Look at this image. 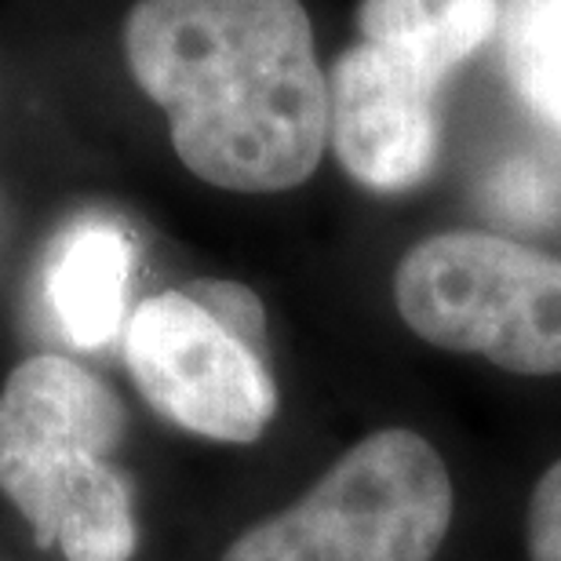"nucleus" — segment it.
Returning <instances> with one entry per match:
<instances>
[{"label": "nucleus", "instance_id": "f257e3e1", "mask_svg": "<svg viewBox=\"0 0 561 561\" xmlns=\"http://www.w3.org/2000/svg\"><path fill=\"white\" fill-rule=\"evenodd\" d=\"M125 59L197 179L280 194L318 172L329 77L302 0H136Z\"/></svg>", "mask_w": 561, "mask_h": 561}, {"label": "nucleus", "instance_id": "39448f33", "mask_svg": "<svg viewBox=\"0 0 561 561\" xmlns=\"http://www.w3.org/2000/svg\"><path fill=\"white\" fill-rule=\"evenodd\" d=\"M394 307L442 351L514 376L561 373V255L481 230L434 233L401 255Z\"/></svg>", "mask_w": 561, "mask_h": 561}, {"label": "nucleus", "instance_id": "1a4fd4ad", "mask_svg": "<svg viewBox=\"0 0 561 561\" xmlns=\"http://www.w3.org/2000/svg\"><path fill=\"white\" fill-rule=\"evenodd\" d=\"M500 33L511 84L547 125L561 128V0H507Z\"/></svg>", "mask_w": 561, "mask_h": 561}, {"label": "nucleus", "instance_id": "6e6552de", "mask_svg": "<svg viewBox=\"0 0 561 561\" xmlns=\"http://www.w3.org/2000/svg\"><path fill=\"white\" fill-rule=\"evenodd\" d=\"M500 30V0H362V41L405 55L437 81Z\"/></svg>", "mask_w": 561, "mask_h": 561}, {"label": "nucleus", "instance_id": "20e7f679", "mask_svg": "<svg viewBox=\"0 0 561 561\" xmlns=\"http://www.w3.org/2000/svg\"><path fill=\"white\" fill-rule=\"evenodd\" d=\"M453 500L437 448L387 426L346 448L296 503L244 529L219 561H434Z\"/></svg>", "mask_w": 561, "mask_h": 561}, {"label": "nucleus", "instance_id": "0eeeda50", "mask_svg": "<svg viewBox=\"0 0 561 561\" xmlns=\"http://www.w3.org/2000/svg\"><path fill=\"white\" fill-rule=\"evenodd\" d=\"M131 263V238L114 222L88 219L62 238L48 271V299L73 346H103L128 324Z\"/></svg>", "mask_w": 561, "mask_h": 561}, {"label": "nucleus", "instance_id": "f03ea898", "mask_svg": "<svg viewBox=\"0 0 561 561\" xmlns=\"http://www.w3.org/2000/svg\"><path fill=\"white\" fill-rule=\"evenodd\" d=\"M125 405L95 373L59 354L11 368L0 387V492L41 547L66 561H131L136 500L114 453Z\"/></svg>", "mask_w": 561, "mask_h": 561}, {"label": "nucleus", "instance_id": "7ed1b4c3", "mask_svg": "<svg viewBox=\"0 0 561 561\" xmlns=\"http://www.w3.org/2000/svg\"><path fill=\"white\" fill-rule=\"evenodd\" d=\"M125 365L157 416L222 445H252L277 412L266 310L238 280H190L142 299L125 324Z\"/></svg>", "mask_w": 561, "mask_h": 561}, {"label": "nucleus", "instance_id": "423d86ee", "mask_svg": "<svg viewBox=\"0 0 561 561\" xmlns=\"http://www.w3.org/2000/svg\"><path fill=\"white\" fill-rule=\"evenodd\" d=\"M442 84L383 44H351L329 73V146L343 172L376 194L420 186L442 146Z\"/></svg>", "mask_w": 561, "mask_h": 561}, {"label": "nucleus", "instance_id": "9d476101", "mask_svg": "<svg viewBox=\"0 0 561 561\" xmlns=\"http://www.w3.org/2000/svg\"><path fill=\"white\" fill-rule=\"evenodd\" d=\"M533 561H561V459L543 470L529 500V522H525Z\"/></svg>", "mask_w": 561, "mask_h": 561}]
</instances>
